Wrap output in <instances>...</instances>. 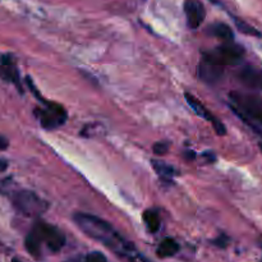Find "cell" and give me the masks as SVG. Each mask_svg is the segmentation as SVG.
Returning a JSON list of instances; mask_svg holds the SVG:
<instances>
[{
	"mask_svg": "<svg viewBox=\"0 0 262 262\" xmlns=\"http://www.w3.org/2000/svg\"><path fill=\"white\" fill-rule=\"evenodd\" d=\"M73 219L77 227L82 232L86 233L89 237L99 241L119 255L127 256L129 258H133L136 256L135 246L128 242L120 233H118L115 228L106 220L91 214H84V212H77L74 214Z\"/></svg>",
	"mask_w": 262,
	"mask_h": 262,
	"instance_id": "cell-1",
	"label": "cell"
},
{
	"mask_svg": "<svg viewBox=\"0 0 262 262\" xmlns=\"http://www.w3.org/2000/svg\"><path fill=\"white\" fill-rule=\"evenodd\" d=\"M233 100L232 110L245 120L248 125L253 127L258 124L262 127V100L258 97L250 96V95L234 94L230 95Z\"/></svg>",
	"mask_w": 262,
	"mask_h": 262,
	"instance_id": "cell-2",
	"label": "cell"
},
{
	"mask_svg": "<svg viewBox=\"0 0 262 262\" xmlns=\"http://www.w3.org/2000/svg\"><path fill=\"white\" fill-rule=\"evenodd\" d=\"M13 206L26 216H40L49 210V202L28 189H22L13 194Z\"/></svg>",
	"mask_w": 262,
	"mask_h": 262,
	"instance_id": "cell-3",
	"label": "cell"
},
{
	"mask_svg": "<svg viewBox=\"0 0 262 262\" xmlns=\"http://www.w3.org/2000/svg\"><path fill=\"white\" fill-rule=\"evenodd\" d=\"M202 56L217 66H235L241 63L245 56V49L232 41V42L223 43L211 51H205L202 53Z\"/></svg>",
	"mask_w": 262,
	"mask_h": 262,
	"instance_id": "cell-4",
	"label": "cell"
},
{
	"mask_svg": "<svg viewBox=\"0 0 262 262\" xmlns=\"http://www.w3.org/2000/svg\"><path fill=\"white\" fill-rule=\"evenodd\" d=\"M41 102L43 104V107H38L35 110V114L41 127L48 130H54L61 127L68 118L66 109L58 102L48 101L45 99Z\"/></svg>",
	"mask_w": 262,
	"mask_h": 262,
	"instance_id": "cell-5",
	"label": "cell"
},
{
	"mask_svg": "<svg viewBox=\"0 0 262 262\" xmlns=\"http://www.w3.org/2000/svg\"><path fill=\"white\" fill-rule=\"evenodd\" d=\"M41 242L45 243L51 252H59L66 245V235L55 225L45 222H37L33 225Z\"/></svg>",
	"mask_w": 262,
	"mask_h": 262,
	"instance_id": "cell-6",
	"label": "cell"
},
{
	"mask_svg": "<svg viewBox=\"0 0 262 262\" xmlns=\"http://www.w3.org/2000/svg\"><path fill=\"white\" fill-rule=\"evenodd\" d=\"M184 97H186L187 100V104L193 109V112L196 113L199 117L204 118V119L209 120V122L211 123L212 127H214V129L216 130L217 135L219 136L227 135V128H225V125L223 124V122H220L214 114H211V112H209V110L206 109V106H205L200 100H197L196 97L191 94H184Z\"/></svg>",
	"mask_w": 262,
	"mask_h": 262,
	"instance_id": "cell-7",
	"label": "cell"
},
{
	"mask_svg": "<svg viewBox=\"0 0 262 262\" xmlns=\"http://www.w3.org/2000/svg\"><path fill=\"white\" fill-rule=\"evenodd\" d=\"M184 13H186L188 27L192 30L199 28L206 17V9L200 0H186Z\"/></svg>",
	"mask_w": 262,
	"mask_h": 262,
	"instance_id": "cell-8",
	"label": "cell"
},
{
	"mask_svg": "<svg viewBox=\"0 0 262 262\" xmlns=\"http://www.w3.org/2000/svg\"><path fill=\"white\" fill-rule=\"evenodd\" d=\"M224 76V67L217 66L212 61L207 60L202 56L199 66V77L202 82L209 84H215Z\"/></svg>",
	"mask_w": 262,
	"mask_h": 262,
	"instance_id": "cell-9",
	"label": "cell"
},
{
	"mask_svg": "<svg viewBox=\"0 0 262 262\" xmlns=\"http://www.w3.org/2000/svg\"><path fill=\"white\" fill-rule=\"evenodd\" d=\"M0 76L7 82L14 84L18 89V91L22 94L23 89L22 84H20L19 72H18V68L15 66V61L12 58V55H3L2 59H0Z\"/></svg>",
	"mask_w": 262,
	"mask_h": 262,
	"instance_id": "cell-10",
	"label": "cell"
},
{
	"mask_svg": "<svg viewBox=\"0 0 262 262\" xmlns=\"http://www.w3.org/2000/svg\"><path fill=\"white\" fill-rule=\"evenodd\" d=\"M239 78L248 87L262 90V69H257L255 67H246L241 71Z\"/></svg>",
	"mask_w": 262,
	"mask_h": 262,
	"instance_id": "cell-11",
	"label": "cell"
},
{
	"mask_svg": "<svg viewBox=\"0 0 262 262\" xmlns=\"http://www.w3.org/2000/svg\"><path fill=\"white\" fill-rule=\"evenodd\" d=\"M179 251V245L176 239L173 238H165L160 242L159 245L158 251H156V255L161 258L171 257V256L176 255Z\"/></svg>",
	"mask_w": 262,
	"mask_h": 262,
	"instance_id": "cell-12",
	"label": "cell"
},
{
	"mask_svg": "<svg viewBox=\"0 0 262 262\" xmlns=\"http://www.w3.org/2000/svg\"><path fill=\"white\" fill-rule=\"evenodd\" d=\"M41 239L38 237L37 232L35 230V228L32 227V229L30 230V233L27 234L25 241V245H26V250L33 256V257H38L41 253Z\"/></svg>",
	"mask_w": 262,
	"mask_h": 262,
	"instance_id": "cell-13",
	"label": "cell"
},
{
	"mask_svg": "<svg viewBox=\"0 0 262 262\" xmlns=\"http://www.w3.org/2000/svg\"><path fill=\"white\" fill-rule=\"evenodd\" d=\"M151 164H152L154 169H155V171L158 173V176L161 178V181L166 182V183H170V182L173 181V177L176 176V170H174L173 166L158 160H152Z\"/></svg>",
	"mask_w": 262,
	"mask_h": 262,
	"instance_id": "cell-14",
	"label": "cell"
},
{
	"mask_svg": "<svg viewBox=\"0 0 262 262\" xmlns=\"http://www.w3.org/2000/svg\"><path fill=\"white\" fill-rule=\"evenodd\" d=\"M210 32H211L215 37L227 41V42H232L233 38H234L233 30L229 26L225 25V23H215L214 26L210 27Z\"/></svg>",
	"mask_w": 262,
	"mask_h": 262,
	"instance_id": "cell-15",
	"label": "cell"
},
{
	"mask_svg": "<svg viewBox=\"0 0 262 262\" xmlns=\"http://www.w3.org/2000/svg\"><path fill=\"white\" fill-rule=\"evenodd\" d=\"M143 222H145L146 228L148 229V232L156 233L160 229V217L156 214V211L154 210H146L143 212Z\"/></svg>",
	"mask_w": 262,
	"mask_h": 262,
	"instance_id": "cell-16",
	"label": "cell"
},
{
	"mask_svg": "<svg viewBox=\"0 0 262 262\" xmlns=\"http://www.w3.org/2000/svg\"><path fill=\"white\" fill-rule=\"evenodd\" d=\"M234 22H235V26L238 27V30L241 31V32L246 33V35H250V36H258L260 37L261 33L258 32L257 30H256L255 27H252V26H250L248 23L243 22L242 19H238V18H234Z\"/></svg>",
	"mask_w": 262,
	"mask_h": 262,
	"instance_id": "cell-17",
	"label": "cell"
},
{
	"mask_svg": "<svg viewBox=\"0 0 262 262\" xmlns=\"http://www.w3.org/2000/svg\"><path fill=\"white\" fill-rule=\"evenodd\" d=\"M169 147H170V145L168 142H156L152 146V150L156 155H165L169 151Z\"/></svg>",
	"mask_w": 262,
	"mask_h": 262,
	"instance_id": "cell-18",
	"label": "cell"
},
{
	"mask_svg": "<svg viewBox=\"0 0 262 262\" xmlns=\"http://www.w3.org/2000/svg\"><path fill=\"white\" fill-rule=\"evenodd\" d=\"M84 258H86V262H107L106 257H105L101 252H97V251L91 252L90 255H87Z\"/></svg>",
	"mask_w": 262,
	"mask_h": 262,
	"instance_id": "cell-19",
	"label": "cell"
},
{
	"mask_svg": "<svg viewBox=\"0 0 262 262\" xmlns=\"http://www.w3.org/2000/svg\"><path fill=\"white\" fill-rule=\"evenodd\" d=\"M8 146H9V142H8L7 138L4 136H0V151L7 150Z\"/></svg>",
	"mask_w": 262,
	"mask_h": 262,
	"instance_id": "cell-20",
	"label": "cell"
},
{
	"mask_svg": "<svg viewBox=\"0 0 262 262\" xmlns=\"http://www.w3.org/2000/svg\"><path fill=\"white\" fill-rule=\"evenodd\" d=\"M214 243L216 246H220V247H225L227 246V237L225 235H220L219 239L214 241Z\"/></svg>",
	"mask_w": 262,
	"mask_h": 262,
	"instance_id": "cell-21",
	"label": "cell"
},
{
	"mask_svg": "<svg viewBox=\"0 0 262 262\" xmlns=\"http://www.w3.org/2000/svg\"><path fill=\"white\" fill-rule=\"evenodd\" d=\"M8 169V161L4 159H0V173L5 171Z\"/></svg>",
	"mask_w": 262,
	"mask_h": 262,
	"instance_id": "cell-22",
	"label": "cell"
},
{
	"mask_svg": "<svg viewBox=\"0 0 262 262\" xmlns=\"http://www.w3.org/2000/svg\"><path fill=\"white\" fill-rule=\"evenodd\" d=\"M66 262H86V258L74 257V258H71V260H68V261H66Z\"/></svg>",
	"mask_w": 262,
	"mask_h": 262,
	"instance_id": "cell-23",
	"label": "cell"
},
{
	"mask_svg": "<svg viewBox=\"0 0 262 262\" xmlns=\"http://www.w3.org/2000/svg\"><path fill=\"white\" fill-rule=\"evenodd\" d=\"M260 147H261V150H262V143H261V145H260Z\"/></svg>",
	"mask_w": 262,
	"mask_h": 262,
	"instance_id": "cell-24",
	"label": "cell"
}]
</instances>
